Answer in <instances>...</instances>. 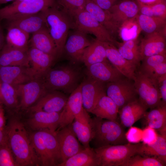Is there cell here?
Wrapping results in <instances>:
<instances>
[{"instance_id": "f546056e", "label": "cell", "mask_w": 166, "mask_h": 166, "mask_svg": "<svg viewBox=\"0 0 166 166\" xmlns=\"http://www.w3.org/2000/svg\"><path fill=\"white\" fill-rule=\"evenodd\" d=\"M58 166H99L98 158L94 148H85Z\"/></svg>"}, {"instance_id": "7c38bea8", "label": "cell", "mask_w": 166, "mask_h": 166, "mask_svg": "<svg viewBox=\"0 0 166 166\" xmlns=\"http://www.w3.org/2000/svg\"><path fill=\"white\" fill-rule=\"evenodd\" d=\"M106 83L87 76L81 82V94L83 106L91 113L99 99L106 94Z\"/></svg>"}, {"instance_id": "44dd1931", "label": "cell", "mask_w": 166, "mask_h": 166, "mask_svg": "<svg viewBox=\"0 0 166 166\" xmlns=\"http://www.w3.org/2000/svg\"><path fill=\"white\" fill-rule=\"evenodd\" d=\"M29 67L0 66V81L13 86L27 82L34 79Z\"/></svg>"}, {"instance_id": "f907efd6", "label": "cell", "mask_w": 166, "mask_h": 166, "mask_svg": "<svg viewBox=\"0 0 166 166\" xmlns=\"http://www.w3.org/2000/svg\"><path fill=\"white\" fill-rule=\"evenodd\" d=\"M138 3L151 6L160 3L165 0H136Z\"/></svg>"}, {"instance_id": "9a60e30c", "label": "cell", "mask_w": 166, "mask_h": 166, "mask_svg": "<svg viewBox=\"0 0 166 166\" xmlns=\"http://www.w3.org/2000/svg\"><path fill=\"white\" fill-rule=\"evenodd\" d=\"M81 87V82L68 97L63 109L61 112L57 130L71 124L75 118L84 109L82 102Z\"/></svg>"}, {"instance_id": "7bdbcfd3", "label": "cell", "mask_w": 166, "mask_h": 166, "mask_svg": "<svg viewBox=\"0 0 166 166\" xmlns=\"http://www.w3.org/2000/svg\"><path fill=\"white\" fill-rule=\"evenodd\" d=\"M0 166H17L7 138L0 145Z\"/></svg>"}, {"instance_id": "3957f363", "label": "cell", "mask_w": 166, "mask_h": 166, "mask_svg": "<svg viewBox=\"0 0 166 166\" xmlns=\"http://www.w3.org/2000/svg\"><path fill=\"white\" fill-rule=\"evenodd\" d=\"M82 77L80 68L68 64L51 68L42 79L47 90L71 94L81 82Z\"/></svg>"}, {"instance_id": "8d00e7d4", "label": "cell", "mask_w": 166, "mask_h": 166, "mask_svg": "<svg viewBox=\"0 0 166 166\" xmlns=\"http://www.w3.org/2000/svg\"><path fill=\"white\" fill-rule=\"evenodd\" d=\"M115 45L118 46L119 52L124 58L137 66L140 65L141 59L137 39L122 42L116 41Z\"/></svg>"}, {"instance_id": "ba28073f", "label": "cell", "mask_w": 166, "mask_h": 166, "mask_svg": "<svg viewBox=\"0 0 166 166\" xmlns=\"http://www.w3.org/2000/svg\"><path fill=\"white\" fill-rule=\"evenodd\" d=\"M133 81L138 99L147 109L162 103L157 80L138 70L136 72Z\"/></svg>"}, {"instance_id": "4316f807", "label": "cell", "mask_w": 166, "mask_h": 166, "mask_svg": "<svg viewBox=\"0 0 166 166\" xmlns=\"http://www.w3.org/2000/svg\"><path fill=\"white\" fill-rule=\"evenodd\" d=\"M29 42L30 46L49 54L56 59L58 58L56 45L46 27L33 34Z\"/></svg>"}, {"instance_id": "f1b7e54d", "label": "cell", "mask_w": 166, "mask_h": 166, "mask_svg": "<svg viewBox=\"0 0 166 166\" xmlns=\"http://www.w3.org/2000/svg\"><path fill=\"white\" fill-rule=\"evenodd\" d=\"M27 52L13 48L5 43L0 53V66L30 67Z\"/></svg>"}, {"instance_id": "d6a6232c", "label": "cell", "mask_w": 166, "mask_h": 166, "mask_svg": "<svg viewBox=\"0 0 166 166\" xmlns=\"http://www.w3.org/2000/svg\"><path fill=\"white\" fill-rule=\"evenodd\" d=\"M138 154L154 157L166 163V135L158 134L156 141L151 144L141 143Z\"/></svg>"}, {"instance_id": "603a6c76", "label": "cell", "mask_w": 166, "mask_h": 166, "mask_svg": "<svg viewBox=\"0 0 166 166\" xmlns=\"http://www.w3.org/2000/svg\"><path fill=\"white\" fill-rule=\"evenodd\" d=\"M108 11L119 27L125 22L136 18L139 6L136 0H121Z\"/></svg>"}, {"instance_id": "74e56055", "label": "cell", "mask_w": 166, "mask_h": 166, "mask_svg": "<svg viewBox=\"0 0 166 166\" xmlns=\"http://www.w3.org/2000/svg\"><path fill=\"white\" fill-rule=\"evenodd\" d=\"M0 101L8 110L18 108V98L14 86L1 82Z\"/></svg>"}, {"instance_id": "83f0119b", "label": "cell", "mask_w": 166, "mask_h": 166, "mask_svg": "<svg viewBox=\"0 0 166 166\" xmlns=\"http://www.w3.org/2000/svg\"><path fill=\"white\" fill-rule=\"evenodd\" d=\"M85 8L113 37L117 34L119 27L109 11L101 8L92 0H86Z\"/></svg>"}, {"instance_id": "ab89813d", "label": "cell", "mask_w": 166, "mask_h": 166, "mask_svg": "<svg viewBox=\"0 0 166 166\" xmlns=\"http://www.w3.org/2000/svg\"><path fill=\"white\" fill-rule=\"evenodd\" d=\"M165 163L154 157L136 154L131 157L123 166H164Z\"/></svg>"}, {"instance_id": "5bb4252c", "label": "cell", "mask_w": 166, "mask_h": 166, "mask_svg": "<svg viewBox=\"0 0 166 166\" xmlns=\"http://www.w3.org/2000/svg\"><path fill=\"white\" fill-rule=\"evenodd\" d=\"M71 124L55 132L59 147L61 163L85 148L77 139Z\"/></svg>"}, {"instance_id": "8fae6325", "label": "cell", "mask_w": 166, "mask_h": 166, "mask_svg": "<svg viewBox=\"0 0 166 166\" xmlns=\"http://www.w3.org/2000/svg\"><path fill=\"white\" fill-rule=\"evenodd\" d=\"M20 99L18 108L27 110L47 91L42 78H34L19 85L14 86Z\"/></svg>"}, {"instance_id": "f5cc1de1", "label": "cell", "mask_w": 166, "mask_h": 166, "mask_svg": "<svg viewBox=\"0 0 166 166\" xmlns=\"http://www.w3.org/2000/svg\"><path fill=\"white\" fill-rule=\"evenodd\" d=\"M6 123V118L2 108L0 110V129H3L5 128Z\"/></svg>"}, {"instance_id": "484cf974", "label": "cell", "mask_w": 166, "mask_h": 166, "mask_svg": "<svg viewBox=\"0 0 166 166\" xmlns=\"http://www.w3.org/2000/svg\"><path fill=\"white\" fill-rule=\"evenodd\" d=\"M147 109L138 98L128 103L119 110L121 124L126 127L132 126L144 117Z\"/></svg>"}, {"instance_id": "60d3db41", "label": "cell", "mask_w": 166, "mask_h": 166, "mask_svg": "<svg viewBox=\"0 0 166 166\" xmlns=\"http://www.w3.org/2000/svg\"><path fill=\"white\" fill-rule=\"evenodd\" d=\"M139 13L150 17L166 19V1L154 5L148 6L139 4Z\"/></svg>"}, {"instance_id": "ac0fdd59", "label": "cell", "mask_w": 166, "mask_h": 166, "mask_svg": "<svg viewBox=\"0 0 166 166\" xmlns=\"http://www.w3.org/2000/svg\"><path fill=\"white\" fill-rule=\"evenodd\" d=\"M87 76L105 83L116 81L124 77L107 60L86 67Z\"/></svg>"}, {"instance_id": "816d5d0a", "label": "cell", "mask_w": 166, "mask_h": 166, "mask_svg": "<svg viewBox=\"0 0 166 166\" xmlns=\"http://www.w3.org/2000/svg\"><path fill=\"white\" fill-rule=\"evenodd\" d=\"M6 43L3 28L0 23V53Z\"/></svg>"}, {"instance_id": "e0dca14e", "label": "cell", "mask_w": 166, "mask_h": 166, "mask_svg": "<svg viewBox=\"0 0 166 166\" xmlns=\"http://www.w3.org/2000/svg\"><path fill=\"white\" fill-rule=\"evenodd\" d=\"M107 60L124 77L133 80L137 66L124 58L119 53L114 44L103 42Z\"/></svg>"}, {"instance_id": "ee69618b", "label": "cell", "mask_w": 166, "mask_h": 166, "mask_svg": "<svg viewBox=\"0 0 166 166\" xmlns=\"http://www.w3.org/2000/svg\"><path fill=\"white\" fill-rule=\"evenodd\" d=\"M61 10L70 17L78 10L84 9L86 0H56Z\"/></svg>"}, {"instance_id": "9c48e42d", "label": "cell", "mask_w": 166, "mask_h": 166, "mask_svg": "<svg viewBox=\"0 0 166 166\" xmlns=\"http://www.w3.org/2000/svg\"><path fill=\"white\" fill-rule=\"evenodd\" d=\"M56 0H25L0 9V21L39 13L55 6Z\"/></svg>"}, {"instance_id": "5b68a950", "label": "cell", "mask_w": 166, "mask_h": 166, "mask_svg": "<svg viewBox=\"0 0 166 166\" xmlns=\"http://www.w3.org/2000/svg\"><path fill=\"white\" fill-rule=\"evenodd\" d=\"M42 11L46 27L55 43L59 57L64 51L69 29L73 28L72 20L66 14L55 6Z\"/></svg>"}, {"instance_id": "11a10c76", "label": "cell", "mask_w": 166, "mask_h": 166, "mask_svg": "<svg viewBox=\"0 0 166 166\" xmlns=\"http://www.w3.org/2000/svg\"><path fill=\"white\" fill-rule=\"evenodd\" d=\"M13 0H0V4H4Z\"/></svg>"}, {"instance_id": "4dcf8cb0", "label": "cell", "mask_w": 166, "mask_h": 166, "mask_svg": "<svg viewBox=\"0 0 166 166\" xmlns=\"http://www.w3.org/2000/svg\"><path fill=\"white\" fill-rule=\"evenodd\" d=\"M118 111L116 104L105 94L99 99L91 113L102 119L116 121Z\"/></svg>"}, {"instance_id": "1f68e13d", "label": "cell", "mask_w": 166, "mask_h": 166, "mask_svg": "<svg viewBox=\"0 0 166 166\" xmlns=\"http://www.w3.org/2000/svg\"><path fill=\"white\" fill-rule=\"evenodd\" d=\"M151 109L144 117L147 126L157 130L160 134L166 135V104L162 103Z\"/></svg>"}, {"instance_id": "cb8c5ba5", "label": "cell", "mask_w": 166, "mask_h": 166, "mask_svg": "<svg viewBox=\"0 0 166 166\" xmlns=\"http://www.w3.org/2000/svg\"><path fill=\"white\" fill-rule=\"evenodd\" d=\"M27 123L34 131L47 129L55 132L58 129L61 113H47L37 111L32 113Z\"/></svg>"}, {"instance_id": "277c9868", "label": "cell", "mask_w": 166, "mask_h": 166, "mask_svg": "<svg viewBox=\"0 0 166 166\" xmlns=\"http://www.w3.org/2000/svg\"><path fill=\"white\" fill-rule=\"evenodd\" d=\"M92 126L93 137L91 142L94 148L128 143L124 130L117 121L104 120L96 117L92 118Z\"/></svg>"}, {"instance_id": "4fadbf2b", "label": "cell", "mask_w": 166, "mask_h": 166, "mask_svg": "<svg viewBox=\"0 0 166 166\" xmlns=\"http://www.w3.org/2000/svg\"><path fill=\"white\" fill-rule=\"evenodd\" d=\"M68 98L65 94L61 91H47L27 111L31 113L37 111L50 113H61Z\"/></svg>"}, {"instance_id": "c3c4849f", "label": "cell", "mask_w": 166, "mask_h": 166, "mask_svg": "<svg viewBox=\"0 0 166 166\" xmlns=\"http://www.w3.org/2000/svg\"><path fill=\"white\" fill-rule=\"evenodd\" d=\"M158 81L162 103L166 104V74L159 78Z\"/></svg>"}, {"instance_id": "9f6ffc18", "label": "cell", "mask_w": 166, "mask_h": 166, "mask_svg": "<svg viewBox=\"0 0 166 166\" xmlns=\"http://www.w3.org/2000/svg\"><path fill=\"white\" fill-rule=\"evenodd\" d=\"M24 0H14V1L12 3V4H15Z\"/></svg>"}, {"instance_id": "db71d44e", "label": "cell", "mask_w": 166, "mask_h": 166, "mask_svg": "<svg viewBox=\"0 0 166 166\" xmlns=\"http://www.w3.org/2000/svg\"><path fill=\"white\" fill-rule=\"evenodd\" d=\"M7 138V136L5 128L3 129H0V145Z\"/></svg>"}, {"instance_id": "681fc988", "label": "cell", "mask_w": 166, "mask_h": 166, "mask_svg": "<svg viewBox=\"0 0 166 166\" xmlns=\"http://www.w3.org/2000/svg\"><path fill=\"white\" fill-rule=\"evenodd\" d=\"M103 10L109 11L115 4L121 0H92Z\"/></svg>"}, {"instance_id": "d4e9b609", "label": "cell", "mask_w": 166, "mask_h": 166, "mask_svg": "<svg viewBox=\"0 0 166 166\" xmlns=\"http://www.w3.org/2000/svg\"><path fill=\"white\" fill-rule=\"evenodd\" d=\"M5 21H6V26L18 27L29 34L46 27L42 11L36 14Z\"/></svg>"}, {"instance_id": "f6af8a7d", "label": "cell", "mask_w": 166, "mask_h": 166, "mask_svg": "<svg viewBox=\"0 0 166 166\" xmlns=\"http://www.w3.org/2000/svg\"><path fill=\"white\" fill-rule=\"evenodd\" d=\"M142 130L139 128L131 126L125 133V137L128 143L137 144L141 141Z\"/></svg>"}, {"instance_id": "d6986e66", "label": "cell", "mask_w": 166, "mask_h": 166, "mask_svg": "<svg viewBox=\"0 0 166 166\" xmlns=\"http://www.w3.org/2000/svg\"><path fill=\"white\" fill-rule=\"evenodd\" d=\"M86 34L75 30L68 35L64 47L69 57L75 62H82L84 50L91 44Z\"/></svg>"}, {"instance_id": "bcb514c9", "label": "cell", "mask_w": 166, "mask_h": 166, "mask_svg": "<svg viewBox=\"0 0 166 166\" xmlns=\"http://www.w3.org/2000/svg\"><path fill=\"white\" fill-rule=\"evenodd\" d=\"M158 134L154 129L147 126L142 130L141 141L144 144H150L155 142Z\"/></svg>"}, {"instance_id": "6da1fadb", "label": "cell", "mask_w": 166, "mask_h": 166, "mask_svg": "<svg viewBox=\"0 0 166 166\" xmlns=\"http://www.w3.org/2000/svg\"><path fill=\"white\" fill-rule=\"evenodd\" d=\"M5 129L17 166L40 165L23 124L18 119L12 118Z\"/></svg>"}, {"instance_id": "b9f144b4", "label": "cell", "mask_w": 166, "mask_h": 166, "mask_svg": "<svg viewBox=\"0 0 166 166\" xmlns=\"http://www.w3.org/2000/svg\"><path fill=\"white\" fill-rule=\"evenodd\" d=\"M142 61L140 70L142 73L149 75L156 67L159 64L166 62V55L158 54L147 57Z\"/></svg>"}, {"instance_id": "7402d4cb", "label": "cell", "mask_w": 166, "mask_h": 166, "mask_svg": "<svg viewBox=\"0 0 166 166\" xmlns=\"http://www.w3.org/2000/svg\"><path fill=\"white\" fill-rule=\"evenodd\" d=\"M72 130L85 148L89 147L93 137L92 118L84 109L71 124Z\"/></svg>"}, {"instance_id": "2e32d148", "label": "cell", "mask_w": 166, "mask_h": 166, "mask_svg": "<svg viewBox=\"0 0 166 166\" xmlns=\"http://www.w3.org/2000/svg\"><path fill=\"white\" fill-rule=\"evenodd\" d=\"M30 69L35 78H42L56 59L52 56L30 46L28 50Z\"/></svg>"}, {"instance_id": "ffe728a7", "label": "cell", "mask_w": 166, "mask_h": 166, "mask_svg": "<svg viewBox=\"0 0 166 166\" xmlns=\"http://www.w3.org/2000/svg\"><path fill=\"white\" fill-rule=\"evenodd\" d=\"M165 34L155 33L146 34L139 45L141 61L152 55H166Z\"/></svg>"}, {"instance_id": "680465c9", "label": "cell", "mask_w": 166, "mask_h": 166, "mask_svg": "<svg viewBox=\"0 0 166 166\" xmlns=\"http://www.w3.org/2000/svg\"><path fill=\"white\" fill-rule=\"evenodd\" d=\"M1 82L0 81V88H1Z\"/></svg>"}, {"instance_id": "52a82bcc", "label": "cell", "mask_w": 166, "mask_h": 166, "mask_svg": "<svg viewBox=\"0 0 166 166\" xmlns=\"http://www.w3.org/2000/svg\"><path fill=\"white\" fill-rule=\"evenodd\" d=\"M73 28L94 35L96 39L115 45L116 41L107 30L85 9L77 10L70 17Z\"/></svg>"}, {"instance_id": "7a4b0ae2", "label": "cell", "mask_w": 166, "mask_h": 166, "mask_svg": "<svg viewBox=\"0 0 166 166\" xmlns=\"http://www.w3.org/2000/svg\"><path fill=\"white\" fill-rule=\"evenodd\" d=\"M30 139L40 165L58 166L61 160L58 143L55 135L47 129L34 131Z\"/></svg>"}, {"instance_id": "7dc6e473", "label": "cell", "mask_w": 166, "mask_h": 166, "mask_svg": "<svg viewBox=\"0 0 166 166\" xmlns=\"http://www.w3.org/2000/svg\"><path fill=\"white\" fill-rule=\"evenodd\" d=\"M165 74L166 62L161 63L157 65L153 69L151 74L148 76L158 81L159 78Z\"/></svg>"}, {"instance_id": "836d02e7", "label": "cell", "mask_w": 166, "mask_h": 166, "mask_svg": "<svg viewBox=\"0 0 166 166\" xmlns=\"http://www.w3.org/2000/svg\"><path fill=\"white\" fill-rule=\"evenodd\" d=\"M107 60L105 49L103 42L96 39L85 48L82 57V62L86 67Z\"/></svg>"}, {"instance_id": "f35d334b", "label": "cell", "mask_w": 166, "mask_h": 166, "mask_svg": "<svg viewBox=\"0 0 166 166\" xmlns=\"http://www.w3.org/2000/svg\"><path fill=\"white\" fill-rule=\"evenodd\" d=\"M141 31L136 18L127 20L119 27V32L123 41L137 39Z\"/></svg>"}, {"instance_id": "6f0895ef", "label": "cell", "mask_w": 166, "mask_h": 166, "mask_svg": "<svg viewBox=\"0 0 166 166\" xmlns=\"http://www.w3.org/2000/svg\"><path fill=\"white\" fill-rule=\"evenodd\" d=\"M2 103L0 101V110L1 109H2Z\"/></svg>"}, {"instance_id": "30bf717a", "label": "cell", "mask_w": 166, "mask_h": 166, "mask_svg": "<svg viewBox=\"0 0 166 166\" xmlns=\"http://www.w3.org/2000/svg\"><path fill=\"white\" fill-rule=\"evenodd\" d=\"M124 78L106 84V94L116 104L119 110L128 103L137 99L134 82Z\"/></svg>"}, {"instance_id": "e575fe53", "label": "cell", "mask_w": 166, "mask_h": 166, "mask_svg": "<svg viewBox=\"0 0 166 166\" xmlns=\"http://www.w3.org/2000/svg\"><path fill=\"white\" fill-rule=\"evenodd\" d=\"M6 43L14 48L28 51L29 34L15 27L6 26Z\"/></svg>"}, {"instance_id": "d590c367", "label": "cell", "mask_w": 166, "mask_h": 166, "mask_svg": "<svg viewBox=\"0 0 166 166\" xmlns=\"http://www.w3.org/2000/svg\"><path fill=\"white\" fill-rule=\"evenodd\" d=\"M136 19L141 31L146 34L155 33L166 34V19L140 14L137 15Z\"/></svg>"}, {"instance_id": "8992f818", "label": "cell", "mask_w": 166, "mask_h": 166, "mask_svg": "<svg viewBox=\"0 0 166 166\" xmlns=\"http://www.w3.org/2000/svg\"><path fill=\"white\" fill-rule=\"evenodd\" d=\"M140 144L128 143L94 148L99 166H123L131 157L138 154Z\"/></svg>"}]
</instances>
